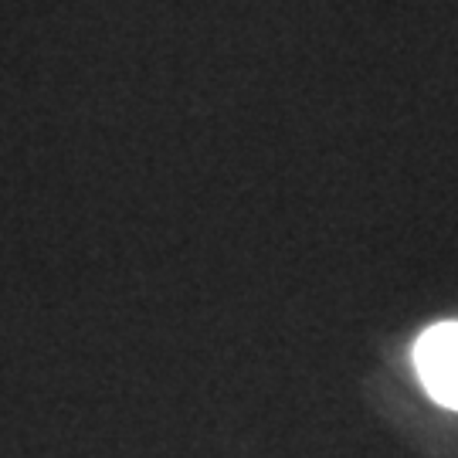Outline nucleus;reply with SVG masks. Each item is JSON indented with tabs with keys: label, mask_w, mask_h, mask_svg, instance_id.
Here are the masks:
<instances>
[{
	"label": "nucleus",
	"mask_w": 458,
	"mask_h": 458,
	"mask_svg": "<svg viewBox=\"0 0 458 458\" xmlns=\"http://www.w3.org/2000/svg\"><path fill=\"white\" fill-rule=\"evenodd\" d=\"M414 367L428 394L458 411V323L431 327L414 346Z\"/></svg>",
	"instance_id": "nucleus-1"
}]
</instances>
